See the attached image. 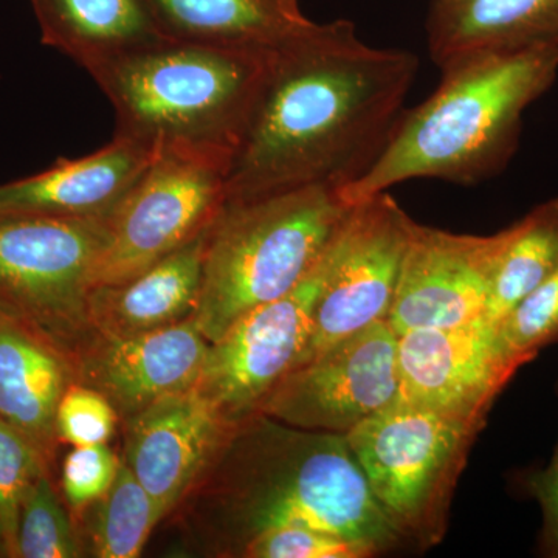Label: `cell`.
I'll use <instances>...</instances> for the list:
<instances>
[{
    "label": "cell",
    "mask_w": 558,
    "mask_h": 558,
    "mask_svg": "<svg viewBox=\"0 0 558 558\" xmlns=\"http://www.w3.org/2000/svg\"><path fill=\"white\" fill-rule=\"evenodd\" d=\"M417 68L411 51L371 47L347 20L315 22L279 47L231 159L227 202L362 178L398 126Z\"/></svg>",
    "instance_id": "obj_1"
},
{
    "label": "cell",
    "mask_w": 558,
    "mask_h": 558,
    "mask_svg": "<svg viewBox=\"0 0 558 558\" xmlns=\"http://www.w3.org/2000/svg\"><path fill=\"white\" fill-rule=\"evenodd\" d=\"M186 556L240 557L270 529L304 526L385 553L400 535L377 505L347 436L263 413L231 424L167 519ZM163 520V521H165Z\"/></svg>",
    "instance_id": "obj_2"
},
{
    "label": "cell",
    "mask_w": 558,
    "mask_h": 558,
    "mask_svg": "<svg viewBox=\"0 0 558 558\" xmlns=\"http://www.w3.org/2000/svg\"><path fill=\"white\" fill-rule=\"evenodd\" d=\"M438 89L410 110L379 159L339 190L348 205L413 179L473 185L497 174L515 150L524 110L553 86L558 40L450 62Z\"/></svg>",
    "instance_id": "obj_3"
},
{
    "label": "cell",
    "mask_w": 558,
    "mask_h": 558,
    "mask_svg": "<svg viewBox=\"0 0 558 558\" xmlns=\"http://www.w3.org/2000/svg\"><path fill=\"white\" fill-rule=\"evenodd\" d=\"M275 50L163 39L92 75L116 110V135L160 153L233 159Z\"/></svg>",
    "instance_id": "obj_4"
},
{
    "label": "cell",
    "mask_w": 558,
    "mask_h": 558,
    "mask_svg": "<svg viewBox=\"0 0 558 558\" xmlns=\"http://www.w3.org/2000/svg\"><path fill=\"white\" fill-rule=\"evenodd\" d=\"M352 205L311 185L227 202L209 229L194 322L215 343L250 312L288 293L336 240Z\"/></svg>",
    "instance_id": "obj_5"
},
{
    "label": "cell",
    "mask_w": 558,
    "mask_h": 558,
    "mask_svg": "<svg viewBox=\"0 0 558 558\" xmlns=\"http://www.w3.org/2000/svg\"><path fill=\"white\" fill-rule=\"evenodd\" d=\"M483 427L399 398L344 436L400 538L432 548L446 535L451 497Z\"/></svg>",
    "instance_id": "obj_6"
},
{
    "label": "cell",
    "mask_w": 558,
    "mask_h": 558,
    "mask_svg": "<svg viewBox=\"0 0 558 558\" xmlns=\"http://www.w3.org/2000/svg\"><path fill=\"white\" fill-rule=\"evenodd\" d=\"M108 244L101 219L0 218V314L75 363L98 330L89 299Z\"/></svg>",
    "instance_id": "obj_7"
},
{
    "label": "cell",
    "mask_w": 558,
    "mask_h": 558,
    "mask_svg": "<svg viewBox=\"0 0 558 558\" xmlns=\"http://www.w3.org/2000/svg\"><path fill=\"white\" fill-rule=\"evenodd\" d=\"M229 168L207 154L160 150L106 219L95 288L137 277L211 227L226 207Z\"/></svg>",
    "instance_id": "obj_8"
},
{
    "label": "cell",
    "mask_w": 558,
    "mask_h": 558,
    "mask_svg": "<svg viewBox=\"0 0 558 558\" xmlns=\"http://www.w3.org/2000/svg\"><path fill=\"white\" fill-rule=\"evenodd\" d=\"M336 241L337 236L295 288L250 312L222 339L209 343L194 388L227 421L256 413L271 389L299 365L336 264Z\"/></svg>",
    "instance_id": "obj_9"
},
{
    "label": "cell",
    "mask_w": 558,
    "mask_h": 558,
    "mask_svg": "<svg viewBox=\"0 0 558 558\" xmlns=\"http://www.w3.org/2000/svg\"><path fill=\"white\" fill-rule=\"evenodd\" d=\"M398 344L388 319L373 323L290 371L256 413L293 427L347 435L399 399Z\"/></svg>",
    "instance_id": "obj_10"
},
{
    "label": "cell",
    "mask_w": 558,
    "mask_h": 558,
    "mask_svg": "<svg viewBox=\"0 0 558 558\" xmlns=\"http://www.w3.org/2000/svg\"><path fill=\"white\" fill-rule=\"evenodd\" d=\"M413 222L388 191L352 205L337 234L336 264L315 312L310 343L296 366L387 319Z\"/></svg>",
    "instance_id": "obj_11"
},
{
    "label": "cell",
    "mask_w": 558,
    "mask_h": 558,
    "mask_svg": "<svg viewBox=\"0 0 558 558\" xmlns=\"http://www.w3.org/2000/svg\"><path fill=\"white\" fill-rule=\"evenodd\" d=\"M509 238L510 227L476 236L414 220L387 317L395 332L454 328L483 318Z\"/></svg>",
    "instance_id": "obj_12"
},
{
    "label": "cell",
    "mask_w": 558,
    "mask_h": 558,
    "mask_svg": "<svg viewBox=\"0 0 558 558\" xmlns=\"http://www.w3.org/2000/svg\"><path fill=\"white\" fill-rule=\"evenodd\" d=\"M398 337L399 398L450 416L486 425L488 410L519 371L502 349L498 325L484 317Z\"/></svg>",
    "instance_id": "obj_13"
},
{
    "label": "cell",
    "mask_w": 558,
    "mask_h": 558,
    "mask_svg": "<svg viewBox=\"0 0 558 558\" xmlns=\"http://www.w3.org/2000/svg\"><path fill=\"white\" fill-rule=\"evenodd\" d=\"M124 464L163 521L189 494L234 422L196 388L161 398L124 418Z\"/></svg>",
    "instance_id": "obj_14"
},
{
    "label": "cell",
    "mask_w": 558,
    "mask_h": 558,
    "mask_svg": "<svg viewBox=\"0 0 558 558\" xmlns=\"http://www.w3.org/2000/svg\"><path fill=\"white\" fill-rule=\"evenodd\" d=\"M208 349L194 318L137 336L97 332L73 363V374L75 381L106 396L124 421L161 398L193 388Z\"/></svg>",
    "instance_id": "obj_15"
},
{
    "label": "cell",
    "mask_w": 558,
    "mask_h": 558,
    "mask_svg": "<svg viewBox=\"0 0 558 558\" xmlns=\"http://www.w3.org/2000/svg\"><path fill=\"white\" fill-rule=\"evenodd\" d=\"M157 150L121 135L81 159H58L49 170L0 185V218L44 216L106 220L145 174Z\"/></svg>",
    "instance_id": "obj_16"
},
{
    "label": "cell",
    "mask_w": 558,
    "mask_h": 558,
    "mask_svg": "<svg viewBox=\"0 0 558 558\" xmlns=\"http://www.w3.org/2000/svg\"><path fill=\"white\" fill-rule=\"evenodd\" d=\"M209 229L137 277L92 290L94 328L106 336L130 337L193 318L199 306Z\"/></svg>",
    "instance_id": "obj_17"
},
{
    "label": "cell",
    "mask_w": 558,
    "mask_h": 558,
    "mask_svg": "<svg viewBox=\"0 0 558 558\" xmlns=\"http://www.w3.org/2000/svg\"><path fill=\"white\" fill-rule=\"evenodd\" d=\"M429 57L450 62L558 40V0H433Z\"/></svg>",
    "instance_id": "obj_18"
},
{
    "label": "cell",
    "mask_w": 558,
    "mask_h": 558,
    "mask_svg": "<svg viewBox=\"0 0 558 558\" xmlns=\"http://www.w3.org/2000/svg\"><path fill=\"white\" fill-rule=\"evenodd\" d=\"M75 381L72 363L0 314V418L35 444L47 461L58 449L57 410Z\"/></svg>",
    "instance_id": "obj_19"
},
{
    "label": "cell",
    "mask_w": 558,
    "mask_h": 558,
    "mask_svg": "<svg viewBox=\"0 0 558 558\" xmlns=\"http://www.w3.org/2000/svg\"><path fill=\"white\" fill-rule=\"evenodd\" d=\"M40 43L94 75L121 57L167 39L145 0H31Z\"/></svg>",
    "instance_id": "obj_20"
},
{
    "label": "cell",
    "mask_w": 558,
    "mask_h": 558,
    "mask_svg": "<svg viewBox=\"0 0 558 558\" xmlns=\"http://www.w3.org/2000/svg\"><path fill=\"white\" fill-rule=\"evenodd\" d=\"M167 39L277 50L315 24L300 0H145Z\"/></svg>",
    "instance_id": "obj_21"
},
{
    "label": "cell",
    "mask_w": 558,
    "mask_h": 558,
    "mask_svg": "<svg viewBox=\"0 0 558 558\" xmlns=\"http://www.w3.org/2000/svg\"><path fill=\"white\" fill-rule=\"evenodd\" d=\"M557 269L558 197H554L510 226L508 244L492 278L484 318L498 325Z\"/></svg>",
    "instance_id": "obj_22"
},
{
    "label": "cell",
    "mask_w": 558,
    "mask_h": 558,
    "mask_svg": "<svg viewBox=\"0 0 558 558\" xmlns=\"http://www.w3.org/2000/svg\"><path fill=\"white\" fill-rule=\"evenodd\" d=\"M84 556L135 558L161 523L156 502L121 462L112 487L75 517Z\"/></svg>",
    "instance_id": "obj_23"
},
{
    "label": "cell",
    "mask_w": 558,
    "mask_h": 558,
    "mask_svg": "<svg viewBox=\"0 0 558 558\" xmlns=\"http://www.w3.org/2000/svg\"><path fill=\"white\" fill-rule=\"evenodd\" d=\"M53 486L50 473L28 490L16 532V558H78L83 543L72 513Z\"/></svg>",
    "instance_id": "obj_24"
},
{
    "label": "cell",
    "mask_w": 558,
    "mask_h": 558,
    "mask_svg": "<svg viewBox=\"0 0 558 558\" xmlns=\"http://www.w3.org/2000/svg\"><path fill=\"white\" fill-rule=\"evenodd\" d=\"M498 336L519 369L558 344V269L498 323Z\"/></svg>",
    "instance_id": "obj_25"
},
{
    "label": "cell",
    "mask_w": 558,
    "mask_h": 558,
    "mask_svg": "<svg viewBox=\"0 0 558 558\" xmlns=\"http://www.w3.org/2000/svg\"><path fill=\"white\" fill-rule=\"evenodd\" d=\"M50 465L27 436L0 418V521L9 539L11 558H16L22 502L33 484L44 473H50Z\"/></svg>",
    "instance_id": "obj_26"
},
{
    "label": "cell",
    "mask_w": 558,
    "mask_h": 558,
    "mask_svg": "<svg viewBox=\"0 0 558 558\" xmlns=\"http://www.w3.org/2000/svg\"><path fill=\"white\" fill-rule=\"evenodd\" d=\"M377 550L365 543L355 542L304 526L270 529L250 539L242 549L244 558H368Z\"/></svg>",
    "instance_id": "obj_27"
},
{
    "label": "cell",
    "mask_w": 558,
    "mask_h": 558,
    "mask_svg": "<svg viewBox=\"0 0 558 558\" xmlns=\"http://www.w3.org/2000/svg\"><path fill=\"white\" fill-rule=\"evenodd\" d=\"M120 414L97 389L72 381L57 410V435L72 447L109 444L116 435Z\"/></svg>",
    "instance_id": "obj_28"
},
{
    "label": "cell",
    "mask_w": 558,
    "mask_h": 558,
    "mask_svg": "<svg viewBox=\"0 0 558 558\" xmlns=\"http://www.w3.org/2000/svg\"><path fill=\"white\" fill-rule=\"evenodd\" d=\"M121 462L109 444L72 447L62 464L61 487L73 519L112 487Z\"/></svg>",
    "instance_id": "obj_29"
},
{
    "label": "cell",
    "mask_w": 558,
    "mask_h": 558,
    "mask_svg": "<svg viewBox=\"0 0 558 558\" xmlns=\"http://www.w3.org/2000/svg\"><path fill=\"white\" fill-rule=\"evenodd\" d=\"M526 490L542 509L539 549L546 557L558 558V442L548 468L527 476Z\"/></svg>",
    "instance_id": "obj_30"
},
{
    "label": "cell",
    "mask_w": 558,
    "mask_h": 558,
    "mask_svg": "<svg viewBox=\"0 0 558 558\" xmlns=\"http://www.w3.org/2000/svg\"><path fill=\"white\" fill-rule=\"evenodd\" d=\"M11 558L9 539H7L5 531H3L2 521H0V558Z\"/></svg>",
    "instance_id": "obj_31"
}]
</instances>
